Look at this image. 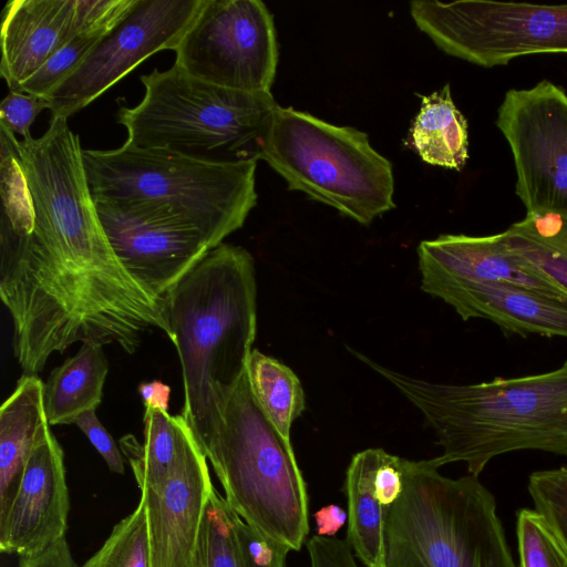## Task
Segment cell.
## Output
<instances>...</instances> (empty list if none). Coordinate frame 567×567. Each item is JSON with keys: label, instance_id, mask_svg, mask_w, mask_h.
<instances>
[{"label": "cell", "instance_id": "obj_1", "mask_svg": "<svg viewBox=\"0 0 567 567\" xmlns=\"http://www.w3.org/2000/svg\"><path fill=\"white\" fill-rule=\"evenodd\" d=\"M164 298L171 341L182 367V415L204 453L252 351L257 332L254 258L247 249L223 243Z\"/></svg>", "mask_w": 567, "mask_h": 567}, {"label": "cell", "instance_id": "obj_2", "mask_svg": "<svg viewBox=\"0 0 567 567\" xmlns=\"http://www.w3.org/2000/svg\"><path fill=\"white\" fill-rule=\"evenodd\" d=\"M355 355L388 380L425 417L443 453L477 476L495 456L536 450L567 456V360L551 371L444 384L409 377Z\"/></svg>", "mask_w": 567, "mask_h": 567}, {"label": "cell", "instance_id": "obj_3", "mask_svg": "<svg viewBox=\"0 0 567 567\" xmlns=\"http://www.w3.org/2000/svg\"><path fill=\"white\" fill-rule=\"evenodd\" d=\"M437 458L402 460L403 491L384 507L385 567H516L494 495Z\"/></svg>", "mask_w": 567, "mask_h": 567}, {"label": "cell", "instance_id": "obj_4", "mask_svg": "<svg viewBox=\"0 0 567 567\" xmlns=\"http://www.w3.org/2000/svg\"><path fill=\"white\" fill-rule=\"evenodd\" d=\"M141 81V103L117 112L128 144L218 165L261 159L278 105L271 92L220 87L176 65L163 72L155 69Z\"/></svg>", "mask_w": 567, "mask_h": 567}, {"label": "cell", "instance_id": "obj_5", "mask_svg": "<svg viewBox=\"0 0 567 567\" xmlns=\"http://www.w3.org/2000/svg\"><path fill=\"white\" fill-rule=\"evenodd\" d=\"M204 454L228 506L264 538L300 550L309 533L307 485L291 443L258 406L247 369L228 393Z\"/></svg>", "mask_w": 567, "mask_h": 567}, {"label": "cell", "instance_id": "obj_6", "mask_svg": "<svg viewBox=\"0 0 567 567\" xmlns=\"http://www.w3.org/2000/svg\"><path fill=\"white\" fill-rule=\"evenodd\" d=\"M82 156L93 200L165 207L198 228L210 249L239 229L257 203V162L209 164L127 142Z\"/></svg>", "mask_w": 567, "mask_h": 567}, {"label": "cell", "instance_id": "obj_7", "mask_svg": "<svg viewBox=\"0 0 567 567\" xmlns=\"http://www.w3.org/2000/svg\"><path fill=\"white\" fill-rule=\"evenodd\" d=\"M288 188L368 225L395 205L391 163L368 135L277 105L262 152Z\"/></svg>", "mask_w": 567, "mask_h": 567}, {"label": "cell", "instance_id": "obj_8", "mask_svg": "<svg viewBox=\"0 0 567 567\" xmlns=\"http://www.w3.org/2000/svg\"><path fill=\"white\" fill-rule=\"evenodd\" d=\"M416 27L446 54L483 68L532 54H567V4L412 1Z\"/></svg>", "mask_w": 567, "mask_h": 567}, {"label": "cell", "instance_id": "obj_9", "mask_svg": "<svg viewBox=\"0 0 567 567\" xmlns=\"http://www.w3.org/2000/svg\"><path fill=\"white\" fill-rule=\"evenodd\" d=\"M174 65L220 87L270 92L278 64L274 19L259 0H204Z\"/></svg>", "mask_w": 567, "mask_h": 567}, {"label": "cell", "instance_id": "obj_10", "mask_svg": "<svg viewBox=\"0 0 567 567\" xmlns=\"http://www.w3.org/2000/svg\"><path fill=\"white\" fill-rule=\"evenodd\" d=\"M496 126L511 147L526 214H567V93L548 80L508 90Z\"/></svg>", "mask_w": 567, "mask_h": 567}, {"label": "cell", "instance_id": "obj_11", "mask_svg": "<svg viewBox=\"0 0 567 567\" xmlns=\"http://www.w3.org/2000/svg\"><path fill=\"white\" fill-rule=\"evenodd\" d=\"M203 2L134 0L78 69L47 97L52 117L68 120L150 55L175 50Z\"/></svg>", "mask_w": 567, "mask_h": 567}, {"label": "cell", "instance_id": "obj_12", "mask_svg": "<svg viewBox=\"0 0 567 567\" xmlns=\"http://www.w3.org/2000/svg\"><path fill=\"white\" fill-rule=\"evenodd\" d=\"M112 249L126 270L164 297L210 249L198 228L146 203L94 200Z\"/></svg>", "mask_w": 567, "mask_h": 567}, {"label": "cell", "instance_id": "obj_13", "mask_svg": "<svg viewBox=\"0 0 567 567\" xmlns=\"http://www.w3.org/2000/svg\"><path fill=\"white\" fill-rule=\"evenodd\" d=\"M70 496L64 453L45 425L34 443L14 495L0 515V550L38 555L65 537Z\"/></svg>", "mask_w": 567, "mask_h": 567}, {"label": "cell", "instance_id": "obj_14", "mask_svg": "<svg viewBox=\"0 0 567 567\" xmlns=\"http://www.w3.org/2000/svg\"><path fill=\"white\" fill-rule=\"evenodd\" d=\"M214 489L207 457L190 432L166 480L141 489L146 503L151 567H195Z\"/></svg>", "mask_w": 567, "mask_h": 567}, {"label": "cell", "instance_id": "obj_15", "mask_svg": "<svg viewBox=\"0 0 567 567\" xmlns=\"http://www.w3.org/2000/svg\"><path fill=\"white\" fill-rule=\"evenodd\" d=\"M425 293L443 300L464 320L486 319L504 333L567 338V298L502 282L421 278Z\"/></svg>", "mask_w": 567, "mask_h": 567}, {"label": "cell", "instance_id": "obj_16", "mask_svg": "<svg viewBox=\"0 0 567 567\" xmlns=\"http://www.w3.org/2000/svg\"><path fill=\"white\" fill-rule=\"evenodd\" d=\"M423 277L502 282L567 298V290L540 268L514 251L503 231L491 236L441 235L420 243Z\"/></svg>", "mask_w": 567, "mask_h": 567}, {"label": "cell", "instance_id": "obj_17", "mask_svg": "<svg viewBox=\"0 0 567 567\" xmlns=\"http://www.w3.org/2000/svg\"><path fill=\"white\" fill-rule=\"evenodd\" d=\"M78 0H13L1 29L0 73L10 91L33 75L55 52L82 33Z\"/></svg>", "mask_w": 567, "mask_h": 567}, {"label": "cell", "instance_id": "obj_18", "mask_svg": "<svg viewBox=\"0 0 567 567\" xmlns=\"http://www.w3.org/2000/svg\"><path fill=\"white\" fill-rule=\"evenodd\" d=\"M44 383L23 374L0 409V515L9 506L24 463L42 429L49 424Z\"/></svg>", "mask_w": 567, "mask_h": 567}, {"label": "cell", "instance_id": "obj_19", "mask_svg": "<svg viewBox=\"0 0 567 567\" xmlns=\"http://www.w3.org/2000/svg\"><path fill=\"white\" fill-rule=\"evenodd\" d=\"M109 372L103 346L87 341L51 371L44 383V408L50 425L74 424L84 412L96 410Z\"/></svg>", "mask_w": 567, "mask_h": 567}, {"label": "cell", "instance_id": "obj_20", "mask_svg": "<svg viewBox=\"0 0 567 567\" xmlns=\"http://www.w3.org/2000/svg\"><path fill=\"white\" fill-rule=\"evenodd\" d=\"M383 449H367L351 458L343 492L348 502L347 542L365 567H385L384 507L374 491V476Z\"/></svg>", "mask_w": 567, "mask_h": 567}, {"label": "cell", "instance_id": "obj_21", "mask_svg": "<svg viewBox=\"0 0 567 567\" xmlns=\"http://www.w3.org/2000/svg\"><path fill=\"white\" fill-rule=\"evenodd\" d=\"M410 137L423 162L456 171L465 166L468 158L467 122L453 102L450 84L422 96Z\"/></svg>", "mask_w": 567, "mask_h": 567}, {"label": "cell", "instance_id": "obj_22", "mask_svg": "<svg viewBox=\"0 0 567 567\" xmlns=\"http://www.w3.org/2000/svg\"><path fill=\"white\" fill-rule=\"evenodd\" d=\"M192 430L183 415L145 408L144 442L133 434L120 440L140 489L163 483L179 458Z\"/></svg>", "mask_w": 567, "mask_h": 567}, {"label": "cell", "instance_id": "obj_23", "mask_svg": "<svg viewBox=\"0 0 567 567\" xmlns=\"http://www.w3.org/2000/svg\"><path fill=\"white\" fill-rule=\"evenodd\" d=\"M247 377L258 406L277 433L291 443V425L306 410L299 378L289 367L257 349L248 358Z\"/></svg>", "mask_w": 567, "mask_h": 567}, {"label": "cell", "instance_id": "obj_24", "mask_svg": "<svg viewBox=\"0 0 567 567\" xmlns=\"http://www.w3.org/2000/svg\"><path fill=\"white\" fill-rule=\"evenodd\" d=\"M503 235L514 251L567 290V214H526Z\"/></svg>", "mask_w": 567, "mask_h": 567}, {"label": "cell", "instance_id": "obj_25", "mask_svg": "<svg viewBox=\"0 0 567 567\" xmlns=\"http://www.w3.org/2000/svg\"><path fill=\"white\" fill-rule=\"evenodd\" d=\"M82 567H151L144 497L113 527L101 548Z\"/></svg>", "mask_w": 567, "mask_h": 567}, {"label": "cell", "instance_id": "obj_26", "mask_svg": "<svg viewBox=\"0 0 567 567\" xmlns=\"http://www.w3.org/2000/svg\"><path fill=\"white\" fill-rule=\"evenodd\" d=\"M237 516L215 488L206 507L195 567H240Z\"/></svg>", "mask_w": 567, "mask_h": 567}, {"label": "cell", "instance_id": "obj_27", "mask_svg": "<svg viewBox=\"0 0 567 567\" xmlns=\"http://www.w3.org/2000/svg\"><path fill=\"white\" fill-rule=\"evenodd\" d=\"M520 567H567V548L535 509L517 512Z\"/></svg>", "mask_w": 567, "mask_h": 567}, {"label": "cell", "instance_id": "obj_28", "mask_svg": "<svg viewBox=\"0 0 567 567\" xmlns=\"http://www.w3.org/2000/svg\"><path fill=\"white\" fill-rule=\"evenodd\" d=\"M109 30L86 31L75 35L55 52L17 92L47 99L83 62Z\"/></svg>", "mask_w": 567, "mask_h": 567}, {"label": "cell", "instance_id": "obj_29", "mask_svg": "<svg viewBox=\"0 0 567 567\" xmlns=\"http://www.w3.org/2000/svg\"><path fill=\"white\" fill-rule=\"evenodd\" d=\"M527 488L534 509L567 548V466L532 473Z\"/></svg>", "mask_w": 567, "mask_h": 567}, {"label": "cell", "instance_id": "obj_30", "mask_svg": "<svg viewBox=\"0 0 567 567\" xmlns=\"http://www.w3.org/2000/svg\"><path fill=\"white\" fill-rule=\"evenodd\" d=\"M236 532L240 567H287L288 548L264 538L239 516L236 519Z\"/></svg>", "mask_w": 567, "mask_h": 567}, {"label": "cell", "instance_id": "obj_31", "mask_svg": "<svg viewBox=\"0 0 567 567\" xmlns=\"http://www.w3.org/2000/svg\"><path fill=\"white\" fill-rule=\"evenodd\" d=\"M43 109H49L47 99L10 91L0 104V125L27 138L31 136L30 125Z\"/></svg>", "mask_w": 567, "mask_h": 567}, {"label": "cell", "instance_id": "obj_32", "mask_svg": "<svg viewBox=\"0 0 567 567\" xmlns=\"http://www.w3.org/2000/svg\"><path fill=\"white\" fill-rule=\"evenodd\" d=\"M74 424L85 434L94 449L103 457L110 471L124 474V462L120 449L101 424L94 410L82 413Z\"/></svg>", "mask_w": 567, "mask_h": 567}, {"label": "cell", "instance_id": "obj_33", "mask_svg": "<svg viewBox=\"0 0 567 567\" xmlns=\"http://www.w3.org/2000/svg\"><path fill=\"white\" fill-rule=\"evenodd\" d=\"M306 547L310 567H358L347 540L316 535L306 543Z\"/></svg>", "mask_w": 567, "mask_h": 567}, {"label": "cell", "instance_id": "obj_34", "mask_svg": "<svg viewBox=\"0 0 567 567\" xmlns=\"http://www.w3.org/2000/svg\"><path fill=\"white\" fill-rule=\"evenodd\" d=\"M402 457L383 452L374 476V491L383 507L398 501L403 491Z\"/></svg>", "mask_w": 567, "mask_h": 567}, {"label": "cell", "instance_id": "obj_35", "mask_svg": "<svg viewBox=\"0 0 567 567\" xmlns=\"http://www.w3.org/2000/svg\"><path fill=\"white\" fill-rule=\"evenodd\" d=\"M20 567H79L73 559L66 538L63 537L44 551L20 558Z\"/></svg>", "mask_w": 567, "mask_h": 567}, {"label": "cell", "instance_id": "obj_36", "mask_svg": "<svg viewBox=\"0 0 567 567\" xmlns=\"http://www.w3.org/2000/svg\"><path fill=\"white\" fill-rule=\"evenodd\" d=\"M319 536L333 537L344 525L348 514L340 506L330 504L313 514Z\"/></svg>", "mask_w": 567, "mask_h": 567}, {"label": "cell", "instance_id": "obj_37", "mask_svg": "<svg viewBox=\"0 0 567 567\" xmlns=\"http://www.w3.org/2000/svg\"><path fill=\"white\" fill-rule=\"evenodd\" d=\"M145 408L161 409L168 411L171 388L161 382H143L138 386Z\"/></svg>", "mask_w": 567, "mask_h": 567}]
</instances>
